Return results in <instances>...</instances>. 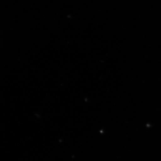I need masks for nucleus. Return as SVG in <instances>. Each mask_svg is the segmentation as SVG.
Here are the masks:
<instances>
[]
</instances>
